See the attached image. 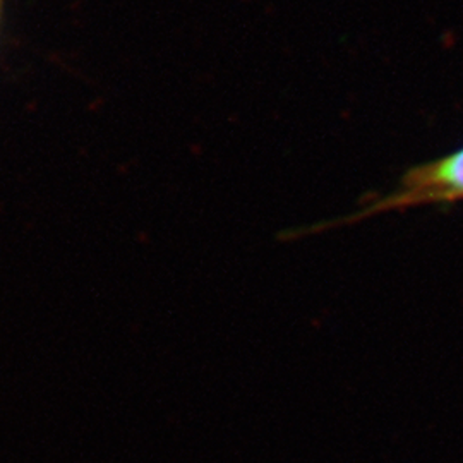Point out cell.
<instances>
[{
	"instance_id": "6da1fadb",
	"label": "cell",
	"mask_w": 463,
	"mask_h": 463,
	"mask_svg": "<svg viewBox=\"0 0 463 463\" xmlns=\"http://www.w3.org/2000/svg\"><path fill=\"white\" fill-rule=\"evenodd\" d=\"M463 199V148L411 170L388 198L373 204L369 213L409 208L424 203H447Z\"/></svg>"
}]
</instances>
